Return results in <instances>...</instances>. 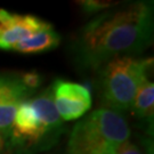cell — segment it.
<instances>
[{
	"instance_id": "obj_9",
	"label": "cell",
	"mask_w": 154,
	"mask_h": 154,
	"mask_svg": "<svg viewBox=\"0 0 154 154\" xmlns=\"http://www.w3.org/2000/svg\"><path fill=\"white\" fill-rule=\"evenodd\" d=\"M132 114L139 120L147 123H153L154 116V85L149 79V75L143 79L138 86L137 91L131 103Z\"/></svg>"
},
{
	"instance_id": "obj_1",
	"label": "cell",
	"mask_w": 154,
	"mask_h": 154,
	"mask_svg": "<svg viewBox=\"0 0 154 154\" xmlns=\"http://www.w3.org/2000/svg\"><path fill=\"white\" fill-rule=\"evenodd\" d=\"M152 1H134L97 14L78 32L72 42L77 65L96 71L110 61L140 54L153 40Z\"/></svg>"
},
{
	"instance_id": "obj_8",
	"label": "cell",
	"mask_w": 154,
	"mask_h": 154,
	"mask_svg": "<svg viewBox=\"0 0 154 154\" xmlns=\"http://www.w3.org/2000/svg\"><path fill=\"white\" fill-rule=\"evenodd\" d=\"M60 42L61 35L54 30L53 25H49L48 28L20 41L11 48V51H17L21 54H38L55 49Z\"/></svg>"
},
{
	"instance_id": "obj_3",
	"label": "cell",
	"mask_w": 154,
	"mask_h": 154,
	"mask_svg": "<svg viewBox=\"0 0 154 154\" xmlns=\"http://www.w3.org/2000/svg\"><path fill=\"white\" fill-rule=\"evenodd\" d=\"M129 137L130 128L120 113L97 109L72 128L66 154H116Z\"/></svg>"
},
{
	"instance_id": "obj_10",
	"label": "cell",
	"mask_w": 154,
	"mask_h": 154,
	"mask_svg": "<svg viewBox=\"0 0 154 154\" xmlns=\"http://www.w3.org/2000/svg\"><path fill=\"white\" fill-rule=\"evenodd\" d=\"M80 6L82 7L85 13L87 14H99L102 11L109 9L112 7L111 1H98V0H86L80 1Z\"/></svg>"
},
{
	"instance_id": "obj_5",
	"label": "cell",
	"mask_w": 154,
	"mask_h": 154,
	"mask_svg": "<svg viewBox=\"0 0 154 154\" xmlns=\"http://www.w3.org/2000/svg\"><path fill=\"white\" fill-rule=\"evenodd\" d=\"M33 91L25 85L22 74L0 73V138L4 145L8 140L18 106Z\"/></svg>"
},
{
	"instance_id": "obj_6",
	"label": "cell",
	"mask_w": 154,
	"mask_h": 154,
	"mask_svg": "<svg viewBox=\"0 0 154 154\" xmlns=\"http://www.w3.org/2000/svg\"><path fill=\"white\" fill-rule=\"evenodd\" d=\"M51 89L56 111L63 121L82 118L93 105L90 91L80 83L56 80Z\"/></svg>"
},
{
	"instance_id": "obj_2",
	"label": "cell",
	"mask_w": 154,
	"mask_h": 154,
	"mask_svg": "<svg viewBox=\"0 0 154 154\" xmlns=\"http://www.w3.org/2000/svg\"><path fill=\"white\" fill-rule=\"evenodd\" d=\"M64 121L57 113L51 86L18 106L6 154H39L50 149L61 137Z\"/></svg>"
},
{
	"instance_id": "obj_7",
	"label": "cell",
	"mask_w": 154,
	"mask_h": 154,
	"mask_svg": "<svg viewBox=\"0 0 154 154\" xmlns=\"http://www.w3.org/2000/svg\"><path fill=\"white\" fill-rule=\"evenodd\" d=\"M51 25L31 14H17L0 8V49L11 48L24 39Z\"/></svg>"
},
{
	"instance_id": "obj_4",
	"label": "cell",
	"mask_w": 154,
	"mask_h": 154,
	"mask_svg": "<svg viewBox=\"0 0 154 154\" xmlns=\"http://www.w3.org/2000/svg\"><path fill=\"white\" fill-rule=\"evenodd\" d=\"M152 58H135L122 56L106 63L99 75L100 97L109 109L118 113L130 109L138 86L147 77Z\"/></svg>"
},
{
	"instance_id": "obj_11",
	"label": "cell",
	"mask_w": 154,
	"mask_h": 154,
	"mask_svg": "<svg viewBox=\"0 0 154 154\" xmlns=\"http://www.w3.org/2000/svg\"><path fill=\"white\" fill-rule=\"evenodd\" d=\"M116 154H143V152L136 144L131 143L130 140H127L119 147Z\"/></svg>"
},
{
	"instance_id": "obj_12",
	"label": "cell",
	"mask_w": 154,
	"mask_h": 154,
	"mask_svg": "<svg viewBox=\"0 0 154 154\" xmlns=\"http://www.w3.org/2000/svg\"><path fill=\"white\" fill-rule=\"evenodd\" d=\"M0 154H5V145H4V142L1 140V138H0Z\"/></svg>"
}]
</instances>
